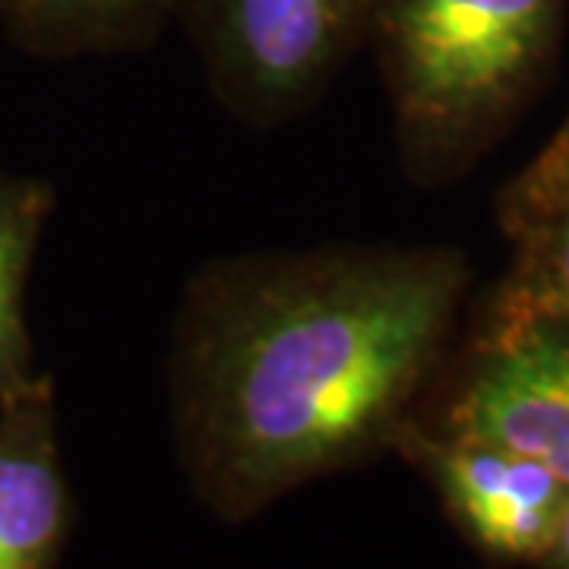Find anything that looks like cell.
Listing matches in <instances>:
<instances>
[{
    "label": "cell",
    "mask_w": 569,
    "mask_h": 569,
    "mask_svg": "<svg viewBox=\"0 0 569 569\" xmlns=\"http://www.w3.org/2000/svg\"><path fill=\"white\" fill-rule=\"evenodd\" d=\"M452 247L332 244L206 266L171 346L183 459L244 519L392 449L443 365L466 298Z\"/></svg>",
    "instance_id": "1"
},
{
    "label": "cell",
    "mask_w": 569,
    "mask_h": 569,
    "mask_svg": "<svg viewBox=\"0 0 569 569\" xmlns=\"http://www.w3.org/2000/svg\"><path fill=\"white\" fill-rule=\"evenodd\" d=\"M569 0H377V51L402 164L443 183L497 140L545 80Z\"/></svg>",
    "instance_id": "2"
},
{
    "label": "cell",
    "mask_w": 569,
    "mask_h": 569,
    "mask_svg": "<svg viewBox=\"0 0 569 569\" xmlns=\"http://www.w3.org/2000/svg\"><path fill=\"white\" fill-rule=\"evenodd\" d=\"M440 430L529 456L569 488V301L509 282L468 351Z\"/></svg>",
    "instance_id": "3"
},
{
    "label": "cell",
    "mask_w": 569,
    "mask_h": 569,
    "mask_svg": "<svg viewBox=\"0 0 569 569\" xmlns=\"http://www.w3.org/2000/svg\"><path fill=\"white\" fill-rule=\"evenodd\" d=\"M377 0H178L234 114L279 123L313 102L367 41Z\"/></svg>",
    "instance_id": "4"
},
{
    "label": "cell",
    "mask_w": 569,
    "mask_h": 569,
    "mask_svg": "<svg viewBox=\"0 0 569 569\" xmlns=\"http://www.w3.org/2000/svg\"><path fill=\"white\" fill-rule=\"evenodd\" d=\"M406 452L430 478L466 538L497 563H538L548 557L569 488L529 456L493 443L430 430L418 418L399 433Z\"/></svg>",
    "instance_id": "5"
},
{
    "label": "cell",
    "mask_w": 569,
    "mask_h": 569,
    "mask_svg": "<svg viewBox=\"0 0 569 569\" xmlns=\"http://www.w3.org/2000/svg\"><path fill=\"white\" fill-rule=\"evenodd\" d=\"M70 526L51 392L36 377L0 396V569H54Z\"/></svg>",
    "instance_id": "6"
},
{
    "label": "cell",
    "mask_w": 569,
    "mask_h": 569,
    "mask_svg": "<svg viewBox=\"0 0 569 569\" xmlns=\"http://www.w3.org/2000/svg\"><path fill=\"white\" fill-rule=\"evenodd\" d=\"M26 36L63 51L142 48L178 0H0Z\"/></svg>",
    "instance_id": "7"
},
{
    "label": "cell",
    "mask_w": 569,
    "mask_h": 569,
    "mask_svg": "<svg viewBox=\"0 0 569 569\" xmlns=\"http://www.w3.org/2000/svg\"><path fill=\"white\" fill-rule=\"evenodd\" d=\"M44 216L48 190L41 183L0 178V396L32 380L22 295Z\"/></svg>",
    "instance_id": "8"
},
{
    "label": "cell",
    "mask_w": 569,
    "mask_h": 569,
    "mask_svg": "<svg viewBox=\"0 0 569 569\" xmlns=\"http://www.w3.org/2000/svg\"><path fill=\"white\" fill-rule=\"evenodd\" d=\"M569 197V118L553 133V140L538 152V159L509 183L500 200V219L509 234L535 222L548 209Z\"/></svg>",
    "instance_id": "9"
},
{
    "label": "cell",
    "mask_w": 569,
    "mask_h": 569,
    "mask_svg": "<svg viewBox=\"0 0 569 569\" xmlns=\"http://www.w3.org/2000/svg\"><path fill=\"white\" fill-rule=\"evenodd\" d=\"M509 238L519 241V266L512 282L569 301V197Z\"/></svg>",
    "instance_id": "10"
},
{
    "label": "cell",
    "mask_w": 569,
    "mask_h": 569,
    "mask_svg": "<svg viewBox=\"0 0 569 569\" xmlns=\"http://www.w3.org/2000/svg\"><path fill=\"white\" fill-rule=\"evenodd\" d=\"M545 569H569V497L563 503V512H560V522H557V531H553V541H550L548 557L541 560Z\"/></svg>",
    "instance_id": "11"
}]
</instances>
